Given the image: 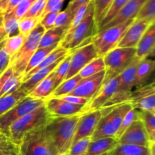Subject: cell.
<instances>
[{
  "label": "cell",
  "mask_w": 155,
  "mask_h": 155,
  "mask_svg": "<svg viewBox=\"0 0 155 155\" xmlns=\"http://www.w3.org/2000/svg\"><path fill=\"white\" fill-rule=\"evenodd\" d=\"M85 113V112H84ZM84 113L68 117H51L45 126L58 155H67L72 145L77 124Z\"/></svg>",
  "instance_id": "cell-1"
},
{
  "label": "cell",
  "mask_w": 155,
  "mask_h": 155,
  "mask_svg": "<svg viewBox=\"0 0 155 155\" xmlns=\"http://www.w3.org/2000/svg\"><path fill=\"white\" fill-rule=\"evenodd\" d=\"M97 30L94 21L93 0L88 6L84 18L73 30H68L60 42V46L72 52L80 47L92 42V38Z\"/></svg>",
  "instance_id": "cell-2"
},
{
  "label": "cell",
  "mask_w": 155,
  "mask_h": 155,
  "mask_svg": "<svg viewBox=\"0 0 155 155\" xmlns=\"http://www.w3.org/2000/svg\"><path fill=\"white\" fill-rule=\"evenodd\" d=\"M51 118L45 104L40 106L12 124L9 128L8 138L19 145L27 133L45 126Z\"/></svg>",
  "instance_id": "cell-3"
},
{
  "label": "cell",
  "mask_w": 155,
  "mask_h": 155,
  "mask_svg": "<svg viewBox=\"0 0 155 155\" xmlns=\"http://www.w3.org/2000/svg\"><path fill=\"white\" fill-rule=\"evenodd\" d=\"M133 108L131 104L124 102L112 107L110 111L103 115L91 136V141L116 136L124 117Z\"/></svg>",
  "instance_id": "cell-4"
},
{
  "label": "cell",
  "mask_w": 155,
  "mask_h": 155,
  "mask_svg": "<svg viewBox=\"0 0 155 155\" xmlns=\"http://www.w3.org/2000/svg\"><path fill=\"white\" fill-rule=\"evenodd\" d=\"M19 155H58L45 126L24 136L19 145Z\"/></svg>",
  "instance_id": "cell-5"
},
{
  "label": "cell",
  "mask_w": 155,
  "mask_h": 155,
  "mask_svg": "<svg viewBox=\"0 0 155 155\" xmlns=\"http://www.w3.org/2000/svg\"><path fill=\"white\" fill-rule=\"evenodd\" d=\"M45 30L40 24H38L26 39L21 49L10 58L9 66L15 74L24 75L28 62L35 51L39 48V42Z\"/></svg>",
  "instance_id": "cell-6"
},
{
  "label": "cell",
  "mask_w": 155,
  "mask_h": 155,
  "mask_svg": "<svg viewBox=\"0 0 155 155\" xmlns=\"http://www.w3.org/2000/svg\"><path fill=\"white\" fill-rule=\"evenodd\" d=\"M135 19L129 20L119 25L108 27L104 30L98 32L92 38V43L95 47L98 56L104 57L107 53L117 48Z\"/></svg>",
  "instance_id": "cell-7"
},
{
  "label": "cell",
  "mask_w": 155,
  "mask_h": 155,
  "mask_svg": "<svg viewBox=\"0 0 155 155\" xmlns=\"http://www.w3.org/2000/svg\"><path fill=\"white\" fill-rule=\"evenodd\" d=\"M135 48H115L103 57L105 65V77L104 81L120 74L128 68L136 58Z\"/></svg>",
  "instance_id": "cell-8"
},
{
  "label": "cell",
  "mask_w": 155,
  "mask_h": 155,
  "mask_svg": "<svg viewBox=\"0 0 155 155\" xmlns=\"http://www.w3.org/2000/svg\"><path fill=\"white\" fill-rule=\"evenodd\" d=\"M140 61L137 57H136L131 64L126 68L120 74H119V80L114 93L101 107V108L113 107L121 103L127 102L134 88L135 74L137 65Z\"/></svg>",
  "instance_id": "cell-9"
},
{
  "label": "cell",
  "mask_w": 155,
  "mask_h": 155,
  "mask_svg": "<svg viewBox=\"0 0 155 155\" xmlns=\"http://www.w3.org/2000/svg\"><path fill=\"white\" fill-rule=\"evenodd\" d=\"M45 100L33 98L27 95L11 110L0 117V131L8 138L9 128L12 124L27 114L45 104Z\"/></svg>",
  "instance_id": "cell-10"
},
{
  "label": "cell",
  "mask_w": 155,
  "mask_h": 155,
  "mask_svg": "<svg viewBox=\"0 0 155 155\" xmlns=\"http://www.w3.org/2000/svg\"><path fill=\"white\" fill-rule=\"evenodd\" d=\"M97 57H98V52L92 42L74 50L71 53L69 70L65 80L78 74L86 65Z\"/></svg>",
  "instance_id": "cell-11"
},
{
  "label": "cell",
  "mask_w": 155,
  "mask_h": 155,
  "mask_svg": "<svg viewBox=\"0 0 155 155\" xmlns=\"http://www.w3.org/2000/svg\"><path fill=\"white\" fill-rule=\"evenodd\" d=\"M105 72L104 70L95 75L82 79L76 87L67 95H74L90 101L101 88L105 77Z\"/></svg>",
  "instance_id": "cell-12"
},
{
  "label": "cell",
  "mask_w": 155,
  "mask_h": 155,
  "mask_svg": "<svg viewBox=\"0 0 155 155\" xmlns=\"http://www.w3.org/2000/svg\"><path fill=\"white\" fill-rule=\"evenodd\" d=\"M104 115L102 109L86 111L82 115L77 124L73 143L86 137H91L95 131L98 121Z\"/></svg>",
  "instance_id": "cell-13"
},
{
  "label": "cell",
  "mask_w": 155,
  "mask_h": 155,
  "mask_svg": "<svg viewBox=\"0 0 155 155\" xmlns=\"http://www.w3.org/2000/svg\"><path fill=\"white\" fill-rule=\"evenodd\" d=\"M45 108L51 117H60L84 113L86 106L67 102L59 98H50L45 100Z\"/></svg>",
  "instance_id": "cell-14"
},
{
  "label": "cell",
  "mask_w": 155,
  "mask_h": 155,
  "mask_svg": "<svg viewBox=\"0 0 155 155\" xmlns=\"http://www.w3.org/2000/svg\"><path fill=\"white\" fill-rule=\"evenodd\" d=\"M151 142L141 120H135L118 139V144H127L149 148Z\"/></svg>",
  "instance_id": "cell-15"
},
{
  "label": "cell",
  "mask_w": 155,
  "mask_h": 155,
  "mask_svg": "<svg viewBox=\"0 0 155 155\" xmlns=\"http://www.w3.org/2000/svg\"><path fill=\"white\" fill-rule=\"evenodd\" d=\"M153 23H154V21H148V20L136 21L135 20L134 22L126 31L122 39L118 44V48H136L142 36Z\"/></svg>",
  "instance_id": "cell-16"
},
{
  "label": "cell",
  "mask_w": 155,
  "mask_h": 155,
  "mask_svg": "<svg viewBox=\"0 0 155 155\" xmlns=\"http://www.w3.org/2000/svg\"><path fill=\"white\" fill-rule=\"evenodd\" d=\"M119 80V75L103 82L101 88L86 106V111L101 109L114 93Z\"/></svg>",
  "instance_id": "cell-17"
},
{
  "label": "cell",
  "mask_w": 155,
  "mask_h": 155,
  "mask_svg": "<svg viewBox=\"0 0 155 155\" xmlns=\"http://www.w3.org/2000/svg\"><path fill=\"white\" fill-rule=\"evenodd\" d=\"M146 0H129L124 7L118 12V13L114 17L113 19L106 24L104 27L100 29L98 32L104 30L108 27H114V26L119 25L123 24L126 21L131 19H135L139 12V9L141 8L142 5L145 3Z\"/></svg>",
  "instance_id": "cell-18"
},
{
  "label": "cell",
  "mask_w": 155,
  "mask_h": 155,
  "mask_svg": "<svg viewBox=\"0 0 155 155\" xmlns=\"http://www.w3.org/2000/svg\"><path fill=\"white\" fill-rule=\"evenodd\" d=\"M155 48V28L154 23L150 25L139 40L136 46V56L139 60L148 58V56L154 54Z\"/></svg>",
  "instance_id": "cell-19"
},
{
  "label": "cell",
  "mask_w": 155,
  "mask_h": 155,
  "mask_svg": "<svg viewBox=\"0 0 155 155\" xmlns=\"http://www.w3.org/2000/svg\"><path fill=\"white\" fill-rule=\"evenodd\" d=\"M154 67V61L151 59L145 58L139 62L135 74L134 88L138 89L146 85L153 74Z\"/></svg>",
  "instance_id": "cell-20"
},
{
  "label": "cell",
  "mask_w": 155,
  "mask_h": 155,
  "mask_svg": "<svg viewBox=\"0 0 155 155\" xmlns=\"http://www.w3.org/2000/svg\"><path fill=\"white\" fill-rule=\"evenodd\" d=\"M118 145L114 137H106L91 141L87 151L84 155H104L108 154Z\"/></svg>",
  "instance_id": "cell-21"
},
{
  "label": "cell",
  "mask_w": 155,
  "mask_h": 155,
  "mask_svg": "<svg viewBox=\"0 0 155 155\" xmlns=\"http://www.w3.org/2000/svg\"><path fill=\"white\" fill-rule=\"evenodd\" d=\"M54 70L42 80L30 93L28 96L37 99L46 100L54 92Z\"/></svg>",
  "instance_id": "cell-22"
},
{
  "label": "cell",
  "mask_w": 155,
  "mask_h": 155,
  "mask_svg": "<svg viewBox=\"0 0 155 155\" xmlns=\"http://www.w3.org/2000/svg\"><path fill=\"white\" fill-rule=\"evenodd\" d=\"M65 57H66V56H65ZM65 57L59 59L58 61H56L55 63L53 64L50 65V66L47 67V68H43V69L40 70V71H37V72H36L35 74H33V75H32L30 78L27 79L26 81L22 82L21 86V89H22L27 94V95H28V94L30 93V92H31V91L33 90V89H34V88L36 87L42 80H44L47 76L49 75V74L55 69V68L58 66V64Z\"/></svg>",
  "instance_id": "cell-23"
},
{
  "label": "cell",
  "mask_w": 155,
  "mask_h": 155,
  "mask_svg": "<svg viewBox=\"0 0 155 155\" xmlns=\"http://www.w3.org/2000/svg\"><path fill=\"white\" fill-rule=\"evenodd\" d=\"M70 53H71L70 51L62 48L60 45L58 46L54 51H52L49 54H48V55L46 56V58H45L44 59L36 68H35L34 69L30 71V72L27 73V74H24V77H23L22 82L26 81V80H27V79L30 78L33 74H35V73L37 72V71H40V70L43 69V68H47V67L50 66V65L53 64L55 63L57 61H58L59 59L65 57V56H67L68 54H70Z\"/></svg>",
  "instance_id": "cell-24"
},
{
  "label": "cell",
  "mask_w": 155,
  "mask_h": 155,
  "mask_svg": "<svg viewBox=\"0 0 155 155\" xmlns=\"http://www.w3.org/2000/svg\"><path fill=\"white\" fill-rule=\"evenodd\" d=\"M69 27L70 26L59 27H54L49 30H45L41 38L39 48H46L60 42L69 29Z\"/></svg>",
  "instance_id": "cell-25"
},
{
  "label": "cell",
  "mask_w": 155,
  "mask_h": 155,
  "mask_svg": "<svg viewBox=\"0 0 155 155\" xmlns=\"http://www.w3.org/2000/svg\"><path fill=\"white\" fill-rule=\"evenodd\" d=\"M27 96V94L21 87L15 92L0 98V117L8 111Z\"/></svg>",
  "instance_id": "cell-26"
},
{
  "label": "cell",
  "mask_w": 155,
  "mask_h": 155,
  "mask_svg": "<svg viewBox=\"0 0 155 155\" xmlns=\"http://www.w3.org/2000/svg\"><path fill=\"white\" fill-rule=\"evenodd\" d=\"M108 155H151L150 148L135 145L118 144Z\"/></svg>",
  "instance_id": "cell-27"
},
{
  "label": "cell",
  "mask_w": 155,
  "mask_h": 155,
  "mask_svg": "<svg viewBox=\"0 0 155 155\" xmlns=\"http://www.w3.org/2000/svg\"><path fill=\"white\" fill-rule=\"evenodd\" d=\"M59 45H60V42L54 44V45H51V46L46 47V48H38V49L35 51L34 54L30 58V61L28 62V64L27 66V68L25 70V72H24V74H27L30 71L36 68L46 58L48 54H49L51 51H54Z\"/></svg>",
  "instance_id": "cell-28"
},
{
  "label": "cell",
  "mask_w": 155,
  "mask_h": 155,
  "mask_svg": "<svg viewBox=\"0 0 155 155\" xmlns=\"http://www.w3.org/2000/svg\"><path fill=\"white\" fill-rule=\"evenodd\" d=\"M82 80L79 74L74 76L71 78L68 79V80H65L64 81L62 82L55 89L54 92H52L49 98H59V97L64 96V95H67L76 87L79 82ZM47 98V99H48Z\"/></svg>",
  "instance_id": "cell-29"
},
{
  "label": "cell",
  "mask_w": 155,
  "mask_h": 155,
  "mask_svg": "<svg viewBox=\"0 0 155 155\" xmlns=\"http://www.w3.org/2000/svg\"><path fill=\"white\" fill-rule=\"evenodd\" d=\"M104 70H105V65H104V58L102 56H98L89 62L87 65H86L78 73V74L82 79H83L95 75Z\"/></svg>",
  "instance_id": "cell-30"
},
{
  "label": "cell",
  "mask_w": 155,
  "mask_h": 155,
  "mask_svg": "<svg viewBox=\"0 0 155 155\" xmlns=\"http://www.w3.org/2000/svg\"><path fill=\"white\" fill-rule=\"evenodd\" d=\"M27 37L23 36L21 33H17L16 35L11 37H8L5 42L3 49L9 55V57L12 58L21 49L22 45H24Z\"/></svg>",
  "instance_id": "cell-31"
},
{
  "label": "cell",
  "mask_w": 155,
  "mask_h": 155,
  "mask_svg": "<svg viewBox=\"0 0 155 155\" xmlns=\"http://www.w3.org/2000/svg\"><path fill=\"white\" fill-rule=\"evenodd\" d=\"M113 2L114 0H93L94 21L96 30H98V25L106 15Z\"/></svg>",
  "instance_id": "cell-32"
},
{
  "label": "cell",
  "mask_w": 155,
  "mask_h": 155,
  "mask_svg": "<svg viewBox=\"0 0 155 155\" xmlns=\"http://www.w3.org/2000/svg\"><path fill=\"white\" fill-rule=\"evenodd\" d=\"M139 120L142 121L151 142H155V114L139 110Z\"/></svg>",
  "instance_id": "cell-33"
},
{
  "label": "cell",
  "mask_w": 155,
  "mask_h": 155,
  "mask_svg": "<svg viewBox=\"0 0 155 155\" xmlns=\"http://www.w3.org/2000/svg\"><path fill=\"white\" fill-rule=\"evenodd\" d=\"M23 77H24L23 75H19L14 72L13 75L8 79L7 81L5 83L2 89H0V98L4 95L13 93L15 91L18 90L21 86Z\"/></svg>",
  "instance_id": "cell-34"
},
{
  "label": "cell",
  "mask_w": 155,
  "mask_h": 155,
  "mask_svg": "<svg viewBox=\"0 0 155 155\" xmlns=\"http://www.w3.org/2000/svg\"><path fill=\"white\" fill-rule=\"evenodd\" d=\"M151 94H155V86L154 82L150 83V84L145 85L142 87L136 89L135 91H133L130 94L129 98L127 99V102L130 103L133 106L139 100L148 96V95H151Z\"/></svg>",
  "instance_id": "cell-35"
},
{
  "label": "cell",
  "mask_w": 155,
  "mask_h": 155,
  "mask_svg": "<svg viewBox=\"0 0 155 155\" xmlns=\"http://www.w3.org/2000/svg\"><path fill=\"white\" fill-rule=\"evenodd\" d=\"M71 53L66 56L54 69V87L56 88L65 80L69 70Z\"/></svg>",
  "instance_id": "cell-36"
},
{
  "label": "cell",
  "mask_w": 155,
  "mask_h": 155,
  "mask_svg": "<svg viewBox=\"0 0 155 155\" xmlns=\"http://www.w3.org/2000/svg\"><path fill=\"white\" fill-rule=\"evenodd\" d=\"M155 18V0H146L139 9L135 20L142 21L148 20L154 21Z\"/></svg>",
  "instance_id": "cell-37"
},
{
  "label": "cell",
  "mask_w": 155,
  "mask_h": 155,
  "mask_svg": "<svg viewBox=\"0 0 155 155\" xmlns=\"http://www.w3.org/2000/svg\"><path fill=\"white\" fill-rule=\"evenodd\" d=\"M128 1L129 0H114L113 3H112V5H110L109 10L107 11L106 15L104 16V18H103L102 21H101L99 25H98L97 33H98V31L100 29H101L103 27H104L106 24H108V23L113 19L114 17L118 13V12L124 7V5H125Z\"/></svg>",
  "instance_id": "cell-38"
},
{
  "label": "cell",
  "mask_w": 155,
  "mask_h": 155,
  "mask_svg": "<svg viewBox=\"0 0 155 155\" xmlns=\"http://www.w3.org/2000/svg\"><path fill=\"white\" fill-rule=\"evenodd\" d=\"M19 21V19L8 14H3V29L8 37H11L18 33Z\"/></svg>",
  "instance_id": "cell-39"
},
{
  "label": "cell",
  "mask_w": 155,
  "mask_h": 155,
  "mask_svg": "<svg viewBox=\"0 0 155 155\" xmlns=\"http://www.w3.org/2000/svg\"><path fill=\"white\" fill-rule=\"evenodd\" d=\"M139 120V110L133 107L124 117L119 130H118L117 133L115 136V139L118 140L123 135V133L126 131V130L131 125L132 123L134 122L135 120Z\"/></svg>",
  "instance_id": "cell-40"
},
{
  "label": "cell",
  "mask_w": 155,
  "mask_h": 155,
  "mask_svg": "<svg viewBox=\"0 0 155 155\" xmlns=\"http://www.w3.org/2000/svg\"><path fill=\"white\" fill-rule=\"evenodd\" d=\"M40 18H24L19 21L18 24V33L23 36H27L33 31V29L39 24Z\"/></svg>",
  "instance_id": "cell-41"
},
{
  "label": "cell",
  "mask_w": 155,
  "mask_h": 155,
  "mask_svg": "<svg viewBox=\"0 0 155 155\" xmlns=\"http://www.w3.org/2000/svg\"><path fill=\"white\" fill-rule=\"evenodd\" d=\"M133 107L142 111L155 114V94H151L142 98L133 104Z\"/></svg>",
  "instance_id": "cell-42"
},
{
  "label": "cell",
  "mask_w": 155,
  "mask_h": 155,
  "mask_svg": "<svg viewBox=\"0 0 155 155\" xmlns=\"http://www.w3.org/2000/svg\"><path fill=\"white\" fill-rule=\"evenodd\" d=\"M90 142L91 137L80 139L71 145L68 155H84L87 151Z\"/></svg>",
  "instance_id": "cell-43"
},
{
  "label": "cell",
  "mask_w": 155,
  "mask_h": 155,
  "mask_svg": "<svg viewBox=\"0 0 155 155\" xmlns=\"http://www.w3.org/2000/svg\"><path fill=\"white\" fill-rule=\"evenodd\" d=\"M0 155H19V145L9 138L0 141Z\"/></svg>",
  "instance_id": "cell-44"
},
{
  "label": "cell",
  "mask_w": 155,
  "mask_h": 155,
  "mask_svg": "<svg viewBox=\"0 0 155 155\" xmlns=\"http://www.w3.org/2000/svg\"><path fill=\"white\" fill-rule=\"evenodd\" d=\"M36 0H23L12 12L7 14L13 17H15V18L19 20L22 19L25 16L26 14L27 13V12H28L29 9L30 8V7H31V5Z\"/></svg>",
  "instance_id": "cell-45"
},
{
  "label": "cell",
  "mask_w": 155,
  "mask_h": 155,
  "mask_svg": "<svg viewBox=\"0 0 155 155\" xmlns=\"http://www.w3.org/2000/svg\"><path fill=\"white\" fill-rule=\"evenodd\" d=\"M74 18V14L71 11L69 6L67 7L63 12H60L58 14L56 17L55 22H54V27H64V26H70L71 21Z\"/></svg>",
  "instance_id": "cell-46"
},
{
  "label": "cell",
  "mask_w": 155,
  "mask_h": 155,
  "mask_svg": "<svg viewBox=\"0 0 155 155\" xmlns=\"http://www.w3.org/2000/svg\"><path fill=\"white\" fill-rule=\"evenodd\" d=\"M48 0H36L24 18H40Z\"/></svg>",
  "instance_id": "cell-47"
},
{
  "label": "cell",
  "mask_w": 155,
  "mask_h": 155,
  "mask_svg": "<svg viewBox=\"0 0 155 155\" xmlns=\"http://www.w3.org/2000/svg\"><path fill=\"white\" fill-rule=\"evenodd\" d=\"M58 13L59 12H50L45 14L40 19L39 24L43 27L45 30L53 28L54 27V22Z\"/></svg>",
  "instance_id": "cell-48"
},
{
  "label": "cell",
  "mask_w": 155,
  "mask_h": 155,
  "mask_svg": "<svg viewBox=\"0 0 155 155\" xmlns=\"http://www.w3.org/2000/svg\"><path fill=\"white\" fill-rule=\"evenodd\" d=\"M89 3H86V4L83 5L82 6H80V8H78V10L77 11L75 14L74 15V18H73L72 21H71V24H70V27L68 30H71L79 24V23L81 21V20L84 18L85 15H86V12H87L88 9V6H89Z\"/></svg>",
  "instance_id": "cell-49"
},
{
  "label": "cell",
  "mask_w": 155,
  "mask_h": 155,
  "mask_svg": "<svg viewBox=\"0 0 155 155\" xmlns=\"http://www.w3.org/2000/svg\"><path fill=\"white\" fill-rule=\"evenodd\" d=\"M64 0H48L45 5V9L40 17V19L45 15L50 12H61Z\"/></svg>",
  "instance_id": "cell-50"
},
{
  "label": "cell",
  "mask_w": 155,
  "mask_h": 155,
  "mask_svg": "<svg viewBox=\"0 0 155 155\" xmlns=\"http://www.w3.org/2000/svg\"><path fill=\"white\" fill-rule=\"evenodd\" d=\"M59 98L67 101V102L71 103V104H79V105L86 106V104H87L89 101V100L86 99V98L74 96V95H64V96L59 97Z\"/></svg>",
  "instance_id": "cell-51"
},
{
  "label": "cell",
  "mask_w": 155,
  "mask_h": 155,
  "mask_svg": "<svg viewBox=\"0 0 155 155\" xmlns=\"http://www.w3.org/2000/svg\"><path fill=\"white\" fill-rule=\"evenodd\" d=\"M10 58H11L3 49V48H1L0 49V74H2L6 68L9 66Z\"/></svg>",
  "instance_id": "cell-52"
},
{
  "label": "cell",
  "mask_w": 155,
  "mask_h": 155,
  "mask_svg": "<svg viewBox=\"0 0 155 155\" xmlns=\"http://www.w3.org/2000/svg\"><path fill=\"white\" fill-rule=\"evenodd\" d=\"M13 74H14L13 69H12V67L8 66L2 74H0V89H2V87L3 85L5 84V83L7 81L8 79L13 75Z\"/></svg>",
  "instance_id": "cell-53"
},
{
  "label": "cell",
  "mask_w": 155,
  "mask_h": 155,
  "mask_svg": "<svg viewBox=\"0 0 155 155\" xmlns=\"http://www.w3.org/2000/svg\"><path fill=\"white\" fill-rule=\"evenodd\" d=\"M91 1H92V0H74L72 2L69 3L68 6L71 8V11H72L73 14H74H74L77 12V11L78 10V8L80 6H82L84 4H86V3L90 2Z\"/></svg>",
  "instance_id": "cell-54"
},
{
  "label": "cell",
  "mask_w": 155,
  "mask_h": 155,
  "mask_svg": "<svg viewBox=\"0 0 155 155\" xmlns=\"http://www.w3.org/2000/svg\"><path fill=\"white\" fill-rule=\"evenodd\" d=\"M22 1L23 0H9L8 3L7 8H6L4 14H7L12 12V11L13 10L15 7H17V6H18Z\"/></svg>",
  "instance_id": "cell-55"
},
{
  "label": "cell",
  "mask_w": 155,
  "mask_h": 155,
  "mask_svg": "<svg viewBox=\"0 0 155 155\" xmlns=\"http://www.w3.org/2000/svg\"><path fill=\"white\" fill-rule=\"evenodd\" d=\"M7 38L8 36H6L3 29V14H1L0 15V40H4Z\"/></svg>",
  "instance_id": "cell-56"
},
{
  "label": "cell",
  "mask_w": 155,
  "mask_h": 155,
  "mask_svg": "<svg viewBox=\"0 0 155 155\" xmlns=\"http://www.w3.org/2000/svg\"><path fill=\"white\" fill-rule=\"evenodd\" d=\"M8 1L9 0H2V1H0V15L5 13L6 8H7Z\"/></svg>",
  "instance_id": "cell-57"
},
{
  "label": "cell",
  "mask_w": 155,
  "mask_h": 155,
  "mask_svg": "<svg viewBox=\"0 0 155 155\" xmlns=\"http://www.w3.org/2000/svg\"><path fill=\"white\" fill-rule=\"evenodd\" d=\"M7 136H5L4 134H3L2 133L1 131H0V141H2V140H4V139H7Z\"/></svg>",
  "instance_id": "cell-58"
},
{
  "label": "cell",
  "mask_w": 155,
  "mask_h": 155,
  "mask_svg": "<svg viewBox=\"0 0 155 155\" xmlns=\"http://www.w3.org/2000/svg\"><path fill=\"white\" fill-rule=\"evenodd\" d=\"M5 40H6V39H4V40H0V49H1V48H2L3 47H4Z\"/></svg>",
  "instance_id": "cell-59"
},
{
  "label": "cell",
  "mask_w": 155,
  "mask_h": 155,
  "mask_svg": "<svg viewBox=\"0 0 155 155\" xmlns=\"http://www.w3.org/2000/svg\"><path fill=\"white\" fill-rule=\"evenodd\" d=\"M73 1H74V0H71V2H72Z\"/></svg>",
  "instance_id": "cell-60"
},
{
  "label": "cell",
  "mask_w": 155,
  "mask_h": 155,
  "mask_svg": "<svg viewBox=\"0 0 155 155\" xmlns=\"http://www.w3.org/2000/svg\"><path fill=\"white\" fill-rule=\"evenodd\" d=\"M108 154H109V153H108ZM108 154H104V155H108Z\"/></svg>",
  "instance_id": "cell-61"
},
{
  "label": "cell",
  "mask_w": 155,
  "mask_h": 155,
  "mask_svg": "<svg viewBox=\"0 0 155 155\" xmlns=\"http://www.w3.org/2000/svg\"><path fill=\"white\" fill-rule=\"evenodd\" d=\"M0 1H2V0H0Z\"/></svg>",
  "instance_id": "cell-62"
},
{
  "label": "cell",
  "mask_w": 155,
  "mask_h": 155,
  "mask_svg": "<svg viewBox=\"0 0 155 155\" xmlns=\"http://www.w3.org/2000/svg\"><path fill=\"white\" fill-rule=\"evenodd\" d=\"M67 155H68V154H67Z\"/></svg>",
  "instance_id": "cell-63"
}]
</instances>
